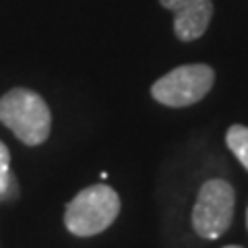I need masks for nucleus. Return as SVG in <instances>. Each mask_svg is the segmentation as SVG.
<instances>
[{
  "label": "nucleus",
  "instance_id": "f257e3e1",
  "mask_svg": "<svg viewBox=\"0 0 248 248\" xmlns=\"http://www.w3.org/2000/svg\"><path fill=\"white\" fill-rule=\"evenodd\" d=\"M0 122L23 145L37 147L50 137L52 112L37 91L29 87H13L0 97Z\"/></svg>",
  "mask_w": 248,
  "mask_h": 248
},
{
  "label": "nucleus",
  "instance_id": "f03ea898",
  "mask_svg": "<svg viewBox=\"0 0 248 248\" xmlns=\"http://www.w3.org/2000/svg\"><path fill=\"white\" fill-rule=\"evenodd\" d=\"M120 213V197L112 186L93 184L83 188L64 211V226L73 236L91 238L102 234Z\"/></svg>",
  "mask_w": 248,
  "mask_h": 248
},
{
  "label": "nucleus",
  "instance_id": "7ed1b4c3",
  "mask_svg": "<svg viewBox=\"0 0 248 248\" xmlns=\"http://www.w3.org/2000/svg\"><path fill=\"white\" fill-rule=\"evenodd\" d=\"M215 83L209 64H182L172 68L151 85V97L168 108H188L199 104Z\"/></svg>",
  "mask_w": 248,
  "mask_h": 248
},
{
  "label": "nucleus",
  "instance_id": "20e7f679",
  "mask_svg": "<svg viewBox=\"0 0 248 248\" xmlns=\"http://www.w3.org/2000/svg\"><path fill=\"white\" fill-rule=\"evenodd\" d=\"M236 195L228 180L213 178L201 186L192 207V228L201 238L217 240L228 232L234 219Z\"/></svg>",
  "mask_w": 248,
  "mask_h": 248
},
{
  "label": "nucleus",
  "instance_id": "39448f33",
  "mask_svg": "<svg viewBox=\"0 0 248 248\" xmlns=\"http://www.w3.org/2000/svg\"><path fill=\"white\" fill-rule=\"evenodd\" d=\"M174 13V33L180 42H195L207 31L213 17V0H159Z\"/></svg>",
  "mask_w": 248,
  "mask_h": 248
},
{
  "label": "nucleus",
  "instance_id": "423d86ee",
  "mask_svg": "<svg viewBox=\"0 0 248 248\" xmlns=\"http://www.w3.org/2000/svg\"><path fill=\"white\" fill-rule=\"evenodd\" d=\"M226 143H228V149L236 155L238 161L248 172V126H244V124L230 126L226 133Z\"/></svg>",
  "mask_w": 248,
  "mask_h": 248
},
{
  "label": "nucleus",
  "instance_id": "0eeeda50",
  "mask_svg": "<svg viewBox=\"0 0 248 248\" xmlns=\"http://www.w3.org/2000/svg\"><path fill=\"white\" fill-rule=\"evenodd\" d=\"M13 176H11V151L2 141H0V197H4L9 192L11 184H13Z\"/></svg>",
  "mask_w": 248,
  "mask_h": 248
},
{
  "label": "nucleus",
  "instance_id": "6e6552de",
  "mask_svg": "<svg viewBox=\"0 0 248 248\" xmlns=\"http://www.w3.org/2000/svg\"><path fill=\"white\" fill-rule=\"evenodd\" d=\"M223 248H242V246H223Z\"/></svg>",
  "mask_w": 248,
  "mask_h": 248
},
{
  "label": "nucleus",
  "instance_id": "1a4fd4ad",
  "mask_svg": "<svg viewBox=\"0 0 248 248\" xmlns=\"http://www.w3.org/2000/svg\"><path fill=\"white\" fill-rule=\"evenodd\" d=\"M246 228H248V211H246Z\"/></svg>",
  "mask_w": 248,
  "mask_h": 248
}]
</instances>
